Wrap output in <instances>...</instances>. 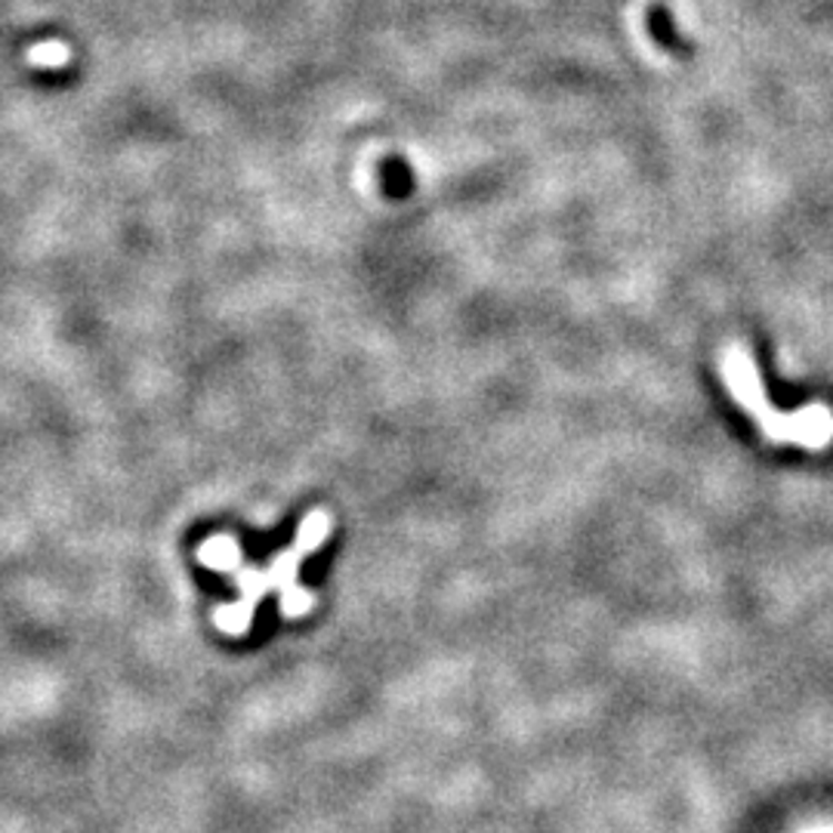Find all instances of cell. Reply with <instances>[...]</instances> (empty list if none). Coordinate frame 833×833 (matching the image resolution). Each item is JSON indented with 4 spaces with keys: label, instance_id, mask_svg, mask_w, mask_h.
<instances>
[{
    "label": "cell",
    "instance_id": "6da1fadb",
    "mask_svg": "<svg viewBox=\"0 0 833 833\" xmlns=\"http://www.w3.org/2000/svg\"><path fill=\"white\" fill-rule=\"evenodd\" d=\"M330 528H334V519H330L325 509L306 513L300 528H297L294 544L281 549L266 568L247 565L238 541L229 537V534H217V537L205 541L201 549H198V559L205 562L207 568H214V572L229 574L235 584H238V589H241L238 599L217 608V615H214L217 627L222 633H229V636H245L250 624H254L257 605L269 593L278 596V612L290 617V621H300V617L309 615L315 605H318V596L300 584V565L313 556L315 549L325 547Z\"/></svg>",
    "mask_w": 833,
    "mask_h": 833
},
{
    "label": "cell",
    "instance_id": "7a4b0ae2",
    "mask_svg": "<svg viewBox=\"0 0 833 833\" xmlns=\"http://www.w3.org/2000/svg\"><path fill=\"white\" fill-rule=\"evenodd\" d=\"M720 374L725 389L747 410L768 442L796 445L806 452H824L833 442V410L827 405H806L800 410H775L765 393L763 377L753 356L741 343H728L720 353Z\"/></svg>",
    "mask_w": 833,
    "mask_h": 833
}]
</instances>
